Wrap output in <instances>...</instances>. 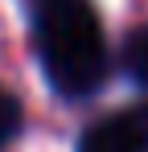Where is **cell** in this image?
Masks as SVG:
<instances>
[{
	"label": "cell",
	"instance_id": "cell-1",
	"mask_svg": "<svg viewBox=\"0 0 148 152\" xmlns=\"http://www.w3.org/2000/svg\"><path fill=\"white\" fill-rule=\"evenodd\" d=\"M37 58L58 95L82 99L107 74V41L86 0H29Z\"/></svg>",
	"mask_w": 148,
	"mask_h": 152
},
{
	"label": "cell",
	"instance_id": "cell-2",
	"mask_svg": "<svg viewBox=\"0 0 148 152\" xmlns=\"http://www.w3.org/2000/svg\"><path fill=\"white\" fill-rule=\"evenodd\" d=\"M78 152H148V103L91 124L78 140Z\"/></svg>",
	"mask_w": 148,
	"mask_h": 152
},
{
	"label": "cell",
	"instance_id": "cell-3",
	"mask_svg": "<svg viewBox=\"0 0 148 152\" xmlns=\"http://www.w3.org/2000/svg\"><path fill=\"white\" fill-rule=\"evenodd\" d=\"M123 70L132 74L136 86H148V25L123 41Z\"/></svg>",
	"mask_w": 148,
	"mask_h": 152
},
{
	"label": "cell",
	"instance_id": "cell-4",
	"mask_svg": "<svg viewBox=\"0 0 148 152\" xmlns=\"http://www.w3.org/2000/svg\"><path fill=\"white\" fill-rule=\"evenodd\" d=\"M21 132V103L12 91H4L0 86V148L4 144H12V136Z\"/></svg>",
	"mask_w": 148,
	"mask_h": 152
}]
</instances>
